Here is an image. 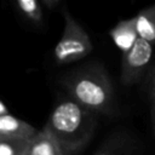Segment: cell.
<instances>
[{"label": "cell", "instance_id": "obj_1", "mask_svg": "<svg viewBox=\"0 0 155 155\" xmlns=\"http://www.w3.org/2000/svg\"><path fill=\"white\" fill-rule=\"evenodd\" d=\"M68 98L98 115H111L116 108L114 86L105 69L97 63L79 67L62 76Z\"/></svg>", "mask_w": 155, "mask_h": 155}, {"label": "cell", "instance_id": "obj_2", "mask_svg": "<svg viewBox=\"0 0 155 155\" xmlns=\"http://www.w3.org/2000/svg\"><path fill=\"white\" fill-rule=\"evenodd\" d=\"M97 126V115L70 98H63L52 109L45 126L63 155H78L87 147Z\"/></svg>", "mask_w": 155, "mask_h": 155}, {"label": "cell", "instance_id": "obj_3", "mask_svg": "<svg viewBox=\"0 0 155 155\" xmlns=\"http://www.w3.org/2000/svg\"><path fill=\"white\" fill-rule=\"evenodd\" d=\"M61 11L64 25L62 36L53 48V57L59 64H69L85 58L93 50V45L88 34L70 15L67 6L63 5Z\"/></svg>", "mask_w": 155, "mask_h": 155}, {"label": "cell", "instance_id": "obj_4", "mask_svg": "<svg viewBox=\"0 0 155 155\" xmlns=\"http://www.w3.org/2000/svg\"><path fill=\"white\" fill-rule=\"evenodd\" d=\"M153 56L154 45L138 36L133 46L126 53H122L120 71L122 85L131 86L139 82L148 71Z\"/></svg>", "mask_w": 155, "mask_h": 155}, {"label": "cell", "instance_id": "obj_5", "mask_svg": "<svg viewBox=\"0 0 155 155\" xmlns=\"http://www.w3.org/2000/svg\"><path fill=\"white\" fill-rule=\"evenodd\" d=\"M36 131L34 126L10 113L0 116V139H29Z\"/></svg>", "mask_w": 155, "mask_h": 155}, {"label": "cell", "instance_id": "obj_6", "mask_svg": "<svg viewBox=\"0 0 155 155\" xmlns=\"http://www.w3.org/2000/svg\"><path fill=\"white\" fill-rule=\"evenodd\" d=\"M111 40L121 53H126L138 39L134 17L119 21L109 31Z\"/></svg>", "mask_w": 155, "mask_h": 155}, {"label": "cell", "instance_id": "obj_7", "mask_svg": "<svg viewBox=\"0 0 155 155\" xmlns=\"http://www.w3.org/2000/svg\"><path fill=\"white\" fill-rule=\"evenodd\" d=\"M27 155H63L59 145L46 130H38L29 138Z\"/></svg>", "mask_w": 155, "mask_h": 155}, {"label": "cell", "instance_id": "obj_8", "mask_svg": "<svg viewBox=\"0 0 155 155\" xmlns=\"http://www.w3.org/2000/svg\"><path fill=\"white\" fill-rule=\"evenodd\" d=\"M134 19L138 36L155 46V5L140 10Z\"/></svg>", "mask_w": 155, "mask_h": 155}, {"label": "cell", "instance_id": "obj_9", "mask_svg": "<svg viewBox=\"0 0 155 155\" xmlns=\"http://www.w3.org/2000/svg\"><path fill=\"white\" fill-rule=\"evenodd\" d=\"M18 11L33 23L42 22V7L36 0H18L16 2Z\"/></svg>", "mask_w": 155, "mask_h": 155}, {"label": "cell", "instance_id": "obj_10", "mask_svg": "<svg viewBox=\"0 0 155 155\" xmlns=\"http://www.w3.org/2000/svg\"><path fill=\"white\" fill-rule=\"evenodd\" d=\"M29 139H0V155H27Z\"/></svg>", "mask_w": 155, "mask_h": 155}, {"label": "cell", "instance_id": "obj_11", "mask_svg": "<svg viewBox=\"0 0 155 155\" xmlns=\"http://www.w3.org/2000/svg\"><path fill=\"white\" fill-rule=\"evenodd\" d=\"M40 5H42L50 11H53V10H57L59 6H62V2L59 0H44Z\"/></svg>", "mask_w": 155, "mask_h": 155}, {"label": "cell", "instance_id": "obj_12", "mask_svg": "<svg viewBox=\"0 0 155 155\" xmlns=\"http://www.w3.org/2000/svg\"><path fill=\"white\" fill-rule=\"evenodd\" d=\"M149 93H150V98L155 97V64L153 67L151 79H150V82H149Z\"/></svg>", "mask_w": 155, "mask_h": 155}, {"label": "cell", "instance_id": "obj_13", "mask_svg": "<svg viewBox=\"0 0 155 155\" xmlns=\"http://www.w3.org/2000/svg\"><path fill=\"white\" fill-rule=\"evenodd\" d=\"M96 155H125V154L121 153V151H119V150L111 149V148H105V149L98 151Z\"/></svg>", "mask_w": 155, "mask_h": 155}, {"label": "cell", "instance_id": "obj_14", "mask_svg": "<svg viewBox=\"0 0 155 155\" xmlns=\"http://www.w3.org/2000/svg\"><path fill=\"white\" fill-rule=\"evenodd\" d=\"M150 119L153 125V131L155 134V97H151V107H150Z\"/></svg>", "mask_w": 155, "mask_h": 155}, {"label": "cell", "instance_id": "obj_15", "mask_svg": "<svg viewBox=\"0 0 155 155\" xmlns=\"http://www.w3.org/2000/svg\"><path fill=\"white\" fill-rule=\"evenodd\" d=\"M5 114H8V109H7L6 104L0 101V116L1 115H5Z\"/></svg>", "mask_w": 155, "mask_h": 155}]
</instances>
